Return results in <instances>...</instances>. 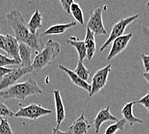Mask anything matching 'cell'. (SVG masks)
<instances>
[{
  "mask_svg": "<svg viewBox=\"0 0 149 134\" xmlns=\"http://www.w3.org/2000/svg\"><path fill=\"white\" fill-rule=\"evenodd\" d=\"M42 92L36 81L33 77H29L26 81L16 83L0 92V98L3 100L15 99L23 101L29 96L41 94Z\"/></svg>",
  "mask_w": 149,
  "mask_h": 134,
  "instance_id": "obj_1",
  "label": "cell"
},
{
  "mask_svg": "<svg viewBox=\"0 0 149 134\" xmlns=\"http://www.w3.org/2000/svg\"><path fill=\"white\" fill-rule=\"evenodd\" d=\"M60 52L61 45L59 43L52 39H49L44 48L37 53L34 58L32 65L33 71L39 72L49 66L60 54Z\"/></svg>",
  "mask_w": 149,
  "mask_h": 134,
  "instance_id": "obj_2",
  "label": "cell"
},
{
  "mask_svg": "<svg viewBox=\"0 0 149 134\" xmlns=\"http://www.w3.org/2000/svg\"><path fill=\"white\" fill-rule=\"evenodd\" d=\"M6 20L13 30L18 42L25 43L32 33L22 14L17 10H13L7 14Z\"/></svg>",
  "mask_w": 149,
  "mask_h": 134,
  "instance_id": "obj_3",
  "label": "cell"
},
{
  "mask_svg": "<svg viewBox=\"0 0 149 134\" xmlns=\"http://www.w3.org/2000/svg\"><path fill=\"white\" fill-rule=\"evenodd\" d=\"M52 113V111L51 110L43 108L39 105L32 103L26 107H21L17 112H15L14 116L16 117L36 120L40 117L47 116Z\"/></svg>",
  "mask_w": 149,
  "mask_h": 134,
  "instance_id": "obj_4",
  "label": "cell"
},
{
  "mask_svg": "<svg viewBox=\"0 0 149 134\" xmlns=\"http://www.w3.org/2000/svg\"><path fill=\"white\" fill-rule=\"evenodd\" d=\"M138 17L139 15L136 14L134 15H132V16L122 19V20H120L118 22L114 24L113 26V28H112L109 36L107 39L106 40V41H105L100 47V51L102 52L104 51L111 43H113L114 39L123 36V34L125 32L126 27L128 26L129 25L132 23L133 21L137 20Z\"/></svg>",
  "mask_w": 149,
  "mask_h": 134,
  "instance_id": "obj_5",
  "label": "cell"
},
{
  "mask_svg": "<svg viewBox=\"0 0 149 134\" xmlns=\"http://www.w3.org/2000/svg\"><path fill=\"white\" fill-rule=\"evenodd\" d=\"M111 70V65L109 64L101 68L95 72L91 80V90L89 93V97L91 98L97 94L104 88L108 80L109 74Z\"/></svg>",
  "mask_w": 149,
  "mask_h": 134,
  "instance_id": "obj_6",
  "label": "cell"
},
{
  "mask_svg": "<svg viewBox=\"0 0 149 134\" xmlns=\"http://www.w3.org/2000/svg\"><path fill=\"white\" fill-rule=\"evenodd\" d=\"M32 68H22L19 67L14 68V70L10 73L5 74L0 79V92L7 89L9 87L15 85L17 81L24 75L32 72Z\"/></svg>",
  "mask_w": 149,
  "mask_h": 134,
  "instance_id": "obj_7",
  "label": "cell"
},
{
  "mask_svg": "<svg viewBox=\"0 0 149 134\" xmlns=\"http://www.w3.org/2000/svg\"><path fill=\"white\" fill-rule=\"evenodd\" d=\"M87 28L91 30L95 35H105L107 34V30L104 25L101 8H97L91 12Z\"/></svg>",
  "mask_w": 149,
  "mask_h": 134,
  "instance_id": "obj_8",
  "label": "cell"
},
{
  "mask_svg": "<svg viewBox=\"0 0 149 134\" xmlns=\"http://www.w3.org/2000/svg\"><path fill=\"white\" fill-rule=\"evenodd\" d=\"M132 37V34L130 33L114 39L113 41L110 52L107 55V61H111L119 55L120 53H122L126 48Z\"/></svg>",
  "mask_w": 149,
  "mask_h": 134,
  "instance_id": "obj_9",
  "label": "cell"
},
{
  "mask_svg": "<svg viewBox=\"0 0 149 134\" xmlns=\"http://www.w3.org/2000/svg\"><path fill=\"white\" fill-rule=\"evenodd\" d=\"M19 43L15 37L9 34L6 35L4 51L7 52L8 58L16 60L21 65V62L19 54Z\"/></svg>",
  "mask_w": 149,
  "mask_h": 134,
  "instance_id": "obj_10",
  "label": "cell"
},
{
  "mask_svg": "<svg viewBox=\"0 0 149 134\" xmlns=\"http://www.w3.org/2000/svg\"><path fill=\"white\" fill-rule=\"evenodd\" d=\"M117 117L114 116L110 112V106H108L106 108L102 109L98 112L97 116L95 118L93 126L95 127L96 133L100 132L102 124L106 121H118Z\"/></svg>",
  "mask_w": 149,
  "mask_h": 134,
  "instance_id": "obj_11",
  "label": "cell"
},
{
  "mask_svg": "<svg viewBox=\"0 0 149 134\" xmlns=\"http://www.w3.org/2000/svg\"><path fill=\"white\" fill-rule=\"evenodd\" d=\"M54 96L56 111V123H57L56 127L59 128L61 124L66 118V112H65V108L61 95L60 90H54Z\"/></svg>",
  "mask_w": 149,
  "mask_h": 134,
  "instance_id": "obj_12",
  "label": "cell"
},
{
  "mask_svg": "<svg viewBox=\"0 0 149 134\" xmlns=\"http://www.w3.org/2000/svg\"><path fill=\"white\" fill-rule=\"evenodd\" d=\"M91 127V125L86 120L84 117V112H83L81 116L73 121L69 128V130L71 134H86Z\"/></svg>",
  "mask_w": 149,
  "mask_h": 134,
  "instance_id": "obj_13",
  "label": "cell"
},
{
  "mask_svg": "<svg viewBox=\"0 0 149 134\" xmlns=\"http://www.w3.org/2000/svg\"><path fill=\"white\" fill-rule=\"evenodd\" d=\"M58 68H59V69L62 71L64 72L69 76L71 81L72 82L74 85H76L77 86L79 87V88L86 90V91L88 92L89 93L91 92V85L88 82L84 81L82 80L81 78H80V77L74 72V71L71 70L69 68H68L67 67H64L62 65H58Z\"/></svg>",
  "mask_w": 149,
  "mask_h": 134,
  "instance_id": "obj_14",
  "label": "cell"
},
{
  "mask_svg": "<svg viewBox=\"0 0 149 134\" xmlns=\"http://www.w3.org/2000/svg\"><path fill=\"white\" fill-rule=\"evenodd\" d=\"M32 49L23 43H19V54L21 60V67H32Z\"/></svg>",
  "mask_w": 149,
  "mask_h": 134,
  "instance_id": "obj_15",
  "label": "cell"
},
{
  "mask_svg": "<svg viewBox=\"0 0 149 134\" xmlns=\"http://www.w3.org/2000/svg\"><path fill=\"white\" fill-rule=\"evenodd\" d=\"M84 41L85 43L86 47L87 58L90 61L96 52V41L95 34L88 28L86 29V34Z\"/></svg>",
  "mask_w": 149,
  "mask_h": 134,
  "instance_id": "obj_16",
  "label": "cell"
},
{
  "mask_svg": "<svg viewBox=\"0 0 149 134\" xmlns=\"http://www.w3.org/2000/svg\"><path fill=\"white\" fill-rule=\"evenodd\" d=\"M135 103V102H130L124 106L122 109L121 113L123 117V119L127 121V123H128L130 126L135 123L141 124L143 123L144 121L139 118L136 117L132 114V107L133 105Z\"/></svg>",
  "mask_w": 149,
  "mask_h": 134,
  "instance_id": "obj_17",
  "label": "cell"
},
{
  "mask_svg": "<svg viewBox=\"0 0 149 134\" xmlns=\"http://www.w3.org/2000/svg\"><path fill=\"white\" fill-rule=\"evenodd\" d=\"M77 25V21H72V22L65 23V24H57L49 27L47 30H46L44 32L41 34V36H49V35H57V34H63L66 32L67 30L71 28L75 27Z\"/></svg>",
  "mask_w": 149,
  "mask_h": 134,
  "instance_id": "obj_18",
  "label": "cell"
},
{
  "mask_svg": "<svg viewBox=\"0 0 149 134\" xmlns=\"http://www.w3.org/2000/svg\"><path fill=\"white\" fill-rule=\"evenodd\" d=\"M24 44H26L32 49L37 52H40L45 47V44L42 39L41 35L37 31L36 34H32L31 36L26 40Z\"/></svg>",
  "mask_w": 149,
  "mask_h": 134,
  "instance_id": "obj_19",
  "label": "cell"
},
{
  "mask_svg": "<svg viewBox=\"0 0 149 134\" xmlns=\"http://www.w3.org/2000/svg\"><path fill=\"white\" fill-rule=\"evenodd\" d=\"M42 15L40 13L38 9H36L35 12L31 17L28 26L30 32L34 34L37 32V30L41 29L42 25Z\"/></svg>",
  "mask_w": 149,
  "mask_h": 134,
  "instance_id": "obj_20",
  "label": "cell"
},
{
  "mask_svg": "<svg viewBox=\"0 0 149 134\" xmlns=\"http://www.w3.org/2000/svg\"><path fill=\"white\" fill-rule=\"evenodd\" d=\"M67 43L76 49L77 52H78L80 61H83L84 59L87 58L86 47L84 41L77 39L75 37H71L70 39L67 40Z\"/></svg>",
  "mask_w": 149,
  "mask_h": 134,
  "instance_id": "obj_21",
  "label": "cell"
},
{
  "mask_svg": "<svg viewBox=\"0 0 149 134\" xmlns=\"http://www.w3.org/2000/svg\"><path fill=\"white\" fill-rule=\"evenodd\" d=\"M74 72L80 78H81L84 81L88 82L90 74H91V70L88 69L83 63V61H79L77 63V67L74 70Z\"/></svg>",
  "mask_w": 149,
  "mask_h": 134,
  "instance_id": "obj_22",
  "label": "cell"
},
{
  "mask_svg": "<svg viewBox=\"0 0 149 134\" xmlns=\"http://www.w3.org/2000/svg\"><path fill=\"white\" fill-rule=\"evenodd\" d=\"M70 12L73 15L74 18L75 19L77 22H78L80 25H84V18L83 11L79 4L73 2L71 4Z\"/></svg>",
  "mask_w": 149,
  "mask_h": 134,
  "instance_id": "obj_23",
  "label": "cell"
},
{
  "mask_svg": "<svg viewBox=\"0 0 149 134\" xmlns=\"http://www.w3.org/2000/svg\"><path fill=\"white\" fill-rule=\"evenodd\" d=\"M126 124L127 121L124 119L118 121L116 123L109 126L105 130L104 134H115L118 131L123 132Z\"/></svg>",
  "mask_w": 149,
  "mask_h": 134,
  "instance_id": "obj_24",
  "label": "cell"
},
{
  "mask_svg": "<svg viewBox=\"0 0 149 134\" xmlns=\"http://www.w3.org/2000/svg\"><path fill=\"white\" fill-rule=\"evenodd\" d=\"M0 134H14L7 118H0Z\"/></svg>",
  "mask_w": 149,
  "mask_h": 134,
  "instance_id": "obj_25",
  "label": "cell"
},
{
  "mask_svg": "<svg viewBox=\"0 0 149 134\" xmlns=\"http://www.w3.org/2000/svg\"><path fill=\"white\" fill-rule=\"evenodd\" d=\"M15 113L12 111L10 108L3 102H0V118H7L13 117Z\"/></svg>",
  "mask_w": 149,
  "mask_h": 134,
  "instance_id": "obj_26",
  "label": "cell"
},
{
  "mask_svg": "<svg viewBox=\"0 0 149 134\" xmlns=\"http://www.w3.org/2000/svg\"><path fill=\"white\" fill-rule=\"evenodd\" d=\"M7 65H20V63L16 60L8 58L7 56L0 53V67H4Z\"/></svg>",
  "mask_w": 149,
  "mask_h": 134,
  "instance_id": "obj_27",
  "label": "cell"
},
{
  "mask_svg": "<svg viewBox=\"0 0 149 134\" xmlns=\"http://www.w3.org/2000/svg\"><path fill=\"white\" fill-rule=\"evenodd\" d=\"M59 2L61 5L62 8H63V10L66 12L67 14H70L71 6V4L74 2L73 0L72 1H71V0H60Z\"/></svg>",
  "mask_w": 149,
  "mask_h": 134,
  "instance_id": "obj_28",
  "label": "cell"
},
{
  "mask_svg": "<svg viewBox=\"0 0 149 134\" xmlns=\"http://www.w3.org/2000/svg\"><path fill=\"white\" fill-rule=\"evenodd\" d=\"M135 103H138L139 105H141L147 109L149 113V92L147 93L143 97L141 98L138 101H136Z\"/></svg>",
  "mask_w": 149,
  "mask_h": 134,
  "instance_id": "obj_29",
  "label": "cell"
},
{
  "mask_svg": "<svg viewBox=\"0 0 149 134\" xmlns=\"http://www.w3.org/2000/svg\"><path fill=\"white\" fill-rule=\"evenodd\" d=\"M141 60L143 65V67L146 71V72H149V55H146L145 54H141L140 55Z\"/></svg>",
  "mask_w": 149,
  "mask_h": 134,
  "instance_id": "obj_30",
  "label": "cell"
},
{
  "mask_svg": "<svg viewBox=\"0 0 149 134\" xmlns=\"http://www.w3.org/2000/svg\"><path fill=\"white\" fill-rule=\"evenodd\" d=\"M14 70V69H10V68L5 67H0V79H1L5 74L11 72H12Z\"/></svg>",
  "mask_w": 149,
  "mask_h": 134,
  "instance_id": "obj_31",
  "label": "cell"
},
{
  "mask_svg": "<svg viewBox=\"0 0 149 134\" xmlns=\"http://www.w3.org/2000/svg\"><path fill=\"white\" fill-rule=\"evenodd\" d=\"M52 134H71L70 130H68V132H63V131L60 130V129L57 127H55L52 129Z\"/></svg>",
  "mask_w": 149,
  "mask_h": 134,
  "instance_id": "obj_32",
  "label": "cell"
},
{
  "mask_svg": "<svg viewBox=\"0 0 149 134\" xmlns=\"http://www.w3.org/2000/svg\"><path fill=\"white\" fill-rule=\"evenodd\" d=\"M6 36L0 34V49H2L3 51L5 50V41Z\"/></svg>",
  "mask_w": 149,
  "mask_h": 134,
  "instance_id": "obj_33",
  "label": "cell"
},
{
  "mask_svg": "<svg viewBox=\"0 0 149 134\" xmlns=\"http://www.w3.org/2000/svg\"><path fill=\"white\" fill-rule=\"evenodd\" d=\"M143 76L144 77L145 79L149 83V72H145L143 74Z\"/></svg>",
  "mask_w": 149,
  "mask_h": 134,
  "instance_id": "obj_34",
  "label": "cell"
}]
</instances>
